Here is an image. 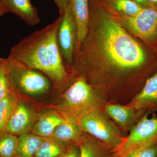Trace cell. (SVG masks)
I'll use <instances>...</instances> for the list:
<instances>
[{"mask_svg": "<svg viewBox=\"0 0 157 157\" xmlns=\"http://www.w3.org/2000/svg\"><path fill=\"white\" fill-rule=\"evenodd\" d=\"M90 18L98 23V29L90 23L84 41L74 54L76 70L99 56L105 70L123 73L139 69L146 61L138 42L111 17L104 0H89Z\"/></svg>", "mask_w": 157, "mask_h": 157, "instance_id": "obj_1", "label": "cell"}, {"mask_svg": "<svg viewBox=\"0 0 157 157\" xmlns=\"http://www.w3.org/2000/svg\"><path fill=\"white\" fill-rule=\"evenodd\" d=\"M59 16L44 28L24 38L11 48L9 57L46 75L58 89L63 88L69 75L59 49L57 33Z\"/></svg>", "mask_w": 157, "mask_h": 157, "instance_id": "obj_2", "label": "cell"}, {"mask_svg": "<svg viewBox=\"0 0 157 157\" xmlns=\"http://www.w3.org/2000/svg\"><path fill=\"white\" fill-rule=\"evenodd\" d=\"M58 109L65 117L78 122L83 116L104 109V98L81 76L70 86L63 96Z\"/></svg>", "mask_w": 157, "mask_h": 157, "instance_id": "obj_3", "label": "cell"}, {"mask_svg": "<svg viewBox=\"0 0 157 157\" xmlns=\"http://www.w3.org/2000/svg\"><path fill=\"white\" fill-rule=\"evenodd\" d=\"M6 72L11 90L17 95H40L48 92L51 88L50 79L45 74L9 57L6 59Z\"/></svg>", "mask_w": 157, "mask_h": 157, "instance_id": "obj_4", "label": "cell"}, {"mask_svg": "<svg viewBox=\"0 0 157 157\" xmlns=\"http://www.w3.org/2000/svg\"><path fill=\"white\" fill-rule=\"evenodd\" d=\"M78 123L83 132L99 140L111 153L117 151L125 137L104 109L89 113Z\"/></svg>", "mask_w": 157, "mask_h": 157, "instance_id": "obj_5", "label": "cell"}, {"mask_svg": "<svg viewBox=\"0 0 157 157\" xmlns=\"http://www.w3.org/2000/svg\"><path fill=\"white\" fill-rule=\"evenodd\" d=\"M108 9L111 17L116 22L136 36L148 42H153L156 38V9L153 8H143L134 16L118 14Z\"/></svg>", "mask_w": 157, "mask_h": 157, "instance_id": "obj_6", "label": "cell"}, {"mask_svg": "<svg viewBox=\"0 0 157 157\" xmlns=\"http://www.w3.org/2000/svg\"><path fill=\"white\" fill-rule=\"evenodd\" d=\"M147 112L130 129L121 146L115 152L124 157L130 152L157 142V116Z\"/></svg>", "mask_w": 157, "mask_h": 157, "instance_id": "obj_7", "label": "cell"}, {"mask_svg": "<svg viewBox=\"0 0 157 157\" xmlns=\"http://www.w3.org/2000/svg\"><path fill=\"white\" fill-rule=\"evenodd\" d=\"M57 33V42L63 59L67 66L73 65L77 41V29L70 5L61 15Z\"/></svg>", "mask_w": 157, "mask_h": 157, "instance_id": "obj_8", "label": "cell"}, {"mask_svg": "<svg viewBox=\"0 0 157 157\" xmlns=\"http://www.w3.org/2000/svg\"><path fill=\"white\" fill-rule=\"evenodd\" d=\"M38 117L29 104L18 99L5 131L16 136L32 131Z\"/></svg>", "mask_w": 157, "mask_h": 157, "instance_id": "obj_9", "label": "cell"}, {"mask_svg": "<svg viewBox=\"0 0 157 157\" xmlns=\"http://www.w3.org/2000/svg\"><path fill=\"white\" fill-rule=\"evenodd\" d=\"M104 110L123 134L130 131L147 113L141 109L137 110L128 105L115 103H105Z\"/></svg>", "mask_w": 157, "mask_h": 157, "instance_id": "obj_10", "label": "cell"}, {"mask_svg": "<svg viewBox=\"0 0 157 157\" xmlns=\"http://www.w3.org/2000/svg\"><path fill=\"white\" fill-rule=\"evenodd\" d=\"M137 110L150 113L157 110V72L147 80L144 86L128 104Z\"/></svg>", "mask_w": 157, "mask_h": 157, "instance_id": "obj_11", "label": "cell"}, {"mask_svg": "<svg viewBox=\"0 0 157 157\" xmlns=\"http://www.w3.org/2000/svg\"><path fill=\"white\" fill-rule=\"evenodd\" d=\"M70 6L77 29L75 52L78 50L88 33L90 25L89 0H70Z\"/></svg>", "mask_w": 157, "mask_h": 157, "instance_id": "obj_12", "label": "cell"}, {"mask_svg": "<svg viewBox=\"0 0 157 157\" xmlns=\"http://www.w3.org/2000/svg\"><path fill=\"white\" fill-rule=\"evenodd\" d=\"M2 4L6 12L16 14L27 24L34 26L40 22L38 10L30 0H2Z\"/></svg>", "mask_w": 157, "mask_h": 157, "instance_id": "obj_13", "label": "cell"}, {"mask_svg": "<svg viewBox=\"0 0 157 157\" xmlns=\"http://www.w3.org/2000/svg\"><path fill=\"white\" fill-rule=\"evenodd\" d=\"M84 134L78 122L65 117L64 121L57 127L51 137L48 139L68 144H78Z\"/></svg>", "mask_w": 157, "mask_h": 157, "instance_id": "obj_14", "label": "cell"}, {"mask_svg": "<svg viewBox=\"0 0 157 157\" xmlns=\"http://www.w3.org/2000/svg\"><path fill=\"white\" fill-rule=\"evenodd\" d=\"M65 119V117L61 113L54 111H47L38 117L32 132L34 135L48 139Z\"/></svg>", "mask_w": 157, "mask_h": 157, "instance_id": "obj_15", "label": "cell"}, {"mask_svg": "<svg viewBox=\"0 0 157 157\" xmlns=\"http://www.w3.org/2000/svg\"><path fill=\"white\" fill-rule=\"evenodd\" d=\"M46 138L33 134L18 136L16 153L14 157H34L39 147Z\"/></svg>", "mask_w": 157, "mask_h": 157, "instance_id": "obj_16", "label": "cell"}, {"mask_svg": "<svg viewBox=\"0 0 157 157\" xmlns=\"http://www.w3.org/2000/svg\"><path fill=\"white\" fill-rule=\"evenodd\" d=\"M78 145L80 157H109L112 153L99 140L85 132Z\"/></svg>", "mask_w": 157, "mask_h": 157, "instance_id": "obj_17", "label": "cell"}, {"mask_svg": "<svg viewBox=\"0 0 157 157\" xmlns=\"http://www.w3.org/2000/svg\"><path fill=\"white\" fill-rule=\"evenodd\" d=\"M109 10L127 16H134L138 14L143 7L130 0H104Z\"/></svg>", "mask_w": 157, "mask_h": 157, "instance_id": "obj_18", "label": "cell"}, {"mask_svg": "<svg viewBox=\"0 0 157 157\" xmlns=\"http://www.w3.org/2000/svg\"><path fill=\"white\" fill-rule=\"evenodd\" d=\"M70 144L52 139H45L34 157H59L63 154Z\"/></svg>", "mask_w": 157, "mask_h": 157, "instance_id": "obj_19", "label": "cell"}, {"mask_svg": "<svg viewBox=\"0 0 157 157\" xmlns=\"http://www.w3.org/2000/svg\"><path fill=\"white\" fill-rule=\"evenodd\" d=\"M17 100L18 96L11 90L8 95L0 100V132L6 129Z\"/></svg>", "mask_w": 157, "mask_h": 157, "instance_id": "obj_20", "label": "cell"}, {"mask_svg": "<svg viewBox=\"0 0 157 157\" xmlns=\"http://www.w3.org/2000/svg\"><path fill=\"white\" fill-rule=\"evenodd\" d=\"M18 136L6 131L0 132V157H14Z\"/></svg>", "mask_w": 157, "mask_h": 157, "instance_id": "obj_21", "label": "cell"}, {"mask_svg": "<svg viewBox=\"0 0 157 157\" xmlns=\"http://www.w3.org/2000/svg\"><path fill=\"white\" fill-rule=\"evenodd\" d=\"M157 142L130 152L124 157H157Z\"/></svg>", "mask_w": 157, "mask_h": 157, "instance_id": "obj_22", "label": "cell"}, {"mask_svg": "<svg viewBox=\"0 0 157 157\" xmlns=\"http://www.w3.org/2000/svg\"><path fill=\"white\" fill-rule=\"evenodd\" d=\"M6 59L0 64V100L5 98L11 90L6 72Z\"/></svg>", "mask_w": 157, "mask_h": 157, "instance_id": "obj_23", "label": "cell"}, {"mask_svg": "<svg viewBox=\"0 0 157 157\" xmlns=\"http://www.w3.org/2000/svg\"><path fill=\"white\" fill-rule=\"evenodd\" d=\"M81 151L78 144H71L68 146L66 151L59 157H80Z\"/></svg>", "mask_w": 157, "mask_h": 157, "instance_id": "obj_24", "label": "cell"}, {"mask_svg": "<svg viewBox=\"0 0 157 157\" xmlns=\"http://www.w3.org/2000/svg\"><path fill=\"white\" fill-rule=\"evenodd\" d=\"M58 8L60 16L63 14L65 10L70 5V0H53Z\"/></svg>", "mask_w": 157, "mask_h": 157, "instance_id": "obj_25", "label": "cell"}, {"mask_svg": "<svg viewBox=\"0 0 157 157\" xmlns=\"http://www.w3.org/2000/svg\"><path fill=\"white\" fill-rule=\"evenodd\" d=\"M130 1L139 4L140 6H142L143 8H153L151 4L147 0H130Z\"/></svg>", "mask_w": 157, "mask_h": 157, "instance_id": "obj_26", "label": "cell"}, {"mask_svg": "<svg viewBox=\"0 0 157 157\" xmlns=\"http://www.w3.org/2000/svg\"><path fill=\"white\" fill-rule=\"evenodd\" d=\"M154 9L157 10V0H147Z\"/></svg>", "mask_w": 157, "mask_h": 157, "instance_id": "obj_27", "label": "cell"}, {"mask_svg": "<svg viewBox=\"0 0 157 157\" xmlns=\"http://www.w3.org/2000/svg\"><path fill=\"white\" fill-rule=\"evenodd\" d=\"M109 157H122L117 152L112 153Z\"/></svg>", "mask_w": 157, "mask_h": 157, "instance_id": "obj_28", "label": "cell"}, {"mask_svg": "<svg viewBox=\"0 0 157 157\" xmlns=\"http://www.w3.org/2000/svg\"><path fill=\"white\" fill-rule=\"evenodd\" d=\"M6 11L5 10V9L2 7L1 9H0V17H2V16L6 13Z\"/></svg>", "mask_w": 157, "mask_h": 157, "instance_id": "obj_29", "label": "cell"}, {"mask_svg": "<svg viewBox=\"0 0 157 157\" xmlns=\"http://www.w3.org/2000/svg\"><path fill=\"white\" fill-rule=\"evenodd\" d=\"M4 59H5L0 58V64H1V63H2V62L3 61V60H4Z\"/></svg>", "mask_w": 157, "mask_h": 157, "instance_id": "obj_30", "label": "cell"}, {"mask_svg": "<svg viewBox=\"0 0 157 157\" xmlns=\"http://www.w3.org/2000/svg\"><path fill=\"white\" fill-rule=\"evenodd\" d=\"M2 0H0V9L2 8Z\"/></svg>", "mask_w": 157, "mask_h": 157, "instance_id": "obj_31", "label": "cell"}, {"mask_svg": "<svg viewBox=\"0 0 157 157\" xmlns=\"http://www.w3.org/2000/svg\"></svg>", "mask_w": 157, "mask_h": 157, "instance_id": "obj_32", "label": "cell"}]
</instances>
